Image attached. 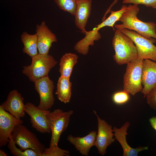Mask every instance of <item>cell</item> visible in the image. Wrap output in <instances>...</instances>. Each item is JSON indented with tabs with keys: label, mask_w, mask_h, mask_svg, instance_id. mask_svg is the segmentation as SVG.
Instances as JSON below:
<instances>
[{
	"label": "cell",
	"mask_w": 156,
	"mask_h": 156,
	"mask_svg": "<svg viewBox=\"0 0 156 156\" xmlns=\"http://www.w3.org/2000/svg\"><path fill=\"white\" fill-rule=\"evenodd\" d=\"M139 10L138 5H129L118 20L122 23L115 24V28L118 30L134 31L147 38L156 39V23L153 22H144L138 19L137 15Z\"/></svg>",
	"instance_id": "1"
},
{
	"label": "cell",
	"mask_w": 156,
	"mask_h": 156,
	"mask_svg": "<svg viewBox=\"0 0 156 156\" xmlns=\"http://www.w3.org/2000/svg\"><path fill=\"white\" fill-rule=\"evenodd\" d=\"M131 38L119 30L115 31L112 40L115 53L114 60L120 65L128 63L138 57L136 47Z\"/></svg>",
	"instance_id": "2"
},
{
	"label": "cell",
	"mask_w": 156,
	"mask_h": 156,
	"mask_svg": "<svg viewBox=\"0 0 156 156\" xmlns=\"http://www.w3.org/2000/svg\"><path fill=\"white\" fill-rule=\"evenodd\" d=\"M31 58V64L28 66H23L22 72L30 81L34 82L48 76L50 70L57 63L53 57L48 54H38Z\"/></svg>",
	"instance_id": "3"
},
{
	"label": "cell",
	"mask_w": 156,
	"mask_h": 156,
	"mask_svg": "<svg viewBox=\"0 0 156 156\" xmlns=\"http://www.w3.org/2000/svg\"><path fill=\"white\" fill-rule=\"evenodd\" d=\"M73 114V110L64 112L59 109L47 113L46 116L51 133L49 146H58L61 135L68 127Z\"/></svg>",
	"instance_id": "4"
},
{
	"label": "cell",
	"mask_w": 156,
	"mask_h": 156,
	"mask_svg": "<svg viewBox=\"0 0 156 156\" xmlns=\"http://www.w3.org/2000/svg\"><path fill=\"white\" fill-rule=\"evenodd\" d=\"M143 60L137 58L127 64L123 76V90L133 96L141 92Z\"/></svg>",
	"instance_id": "5"
},
{
	"label": "cell",
	"mask_w": 156,
	"mask_h": 156,
	"mask_svg": "<svg viewBox=\"0 0 156 156\" xmlns=\"http://www.w3.org/2000/svg\"><path fill=\"white\" fill-rule=\"evenodd\" d=\"M11 135L15 144L21 150L31 149L42 156L45 148L44 145L25 126L22 124L16 125Z\"/></svg>",
	"instance_id": "6"
},
{
	"label": "cell",
	"mask_w": 156,
	"mask_h": 156,
	"mask_svg": "<svg viewBox=\"0 0 156 156\" xmlns=\"http://www.w3.org/2000/svg\"><path fill=\"white\" fill-rule=\"evenodd\" d=\"M119 30L133 40L137 49L138 58L156 62V46L153 44L156 42V39L147 38L133 30L127 29Z\"/></svg>",
	"instance_id": "7"
},
{
	"label": "cell",
	"mask_w": 156,
	"mask_h": 156,
	"mask_svg": "<svg viewBox=\"0 0 156 156\" xmlns=\"http://www.w3.org/2000/svg\"><path fill=\"white\" fill-rule=\"evenodd\" d=\"M35 88L38 93L40 101L37 107L43 110H49L55 102L53 95L54 86L53 81L48 75L34 82Z\"/></svg>",
	"instance_id": "8"
},
{
	"label": "cell",
	"mask_w": 156,
	"mask_h": 156,
	"mask_svg": "<svg viewBox=\"0 0 156 156\" xmlns=\"http://www.w3.org/2000/svg\"><path fill=\"white\" fill-rule=\"evenodd\" d=\"M93 112L97 117L98 128L94 146L97 148L99 153L104 155L106 153L107 148L115 140L113 138L114 130L111 125L101 118L95 111Z\"/></svg>",
	"instance_id": "9"
},
{
	"label": "cell",
	"mask_w": 156,
	"mask_h": 156,
	"mask_svg": "<svg viewBox=\"0 0 156 156\" xmlns=\"http://www.w3.org/2000/svg\"><path fill=\"white\" fill-rule=\"evenodd\" d=\"M25 107V112L30 117V122L32 127L42 133L51 132L46 116L50 110L39 109L30 102L26 103Z\"/></svg>",
	"instance_id": "10"
},
{
	"label": "cell",
	"mask_w": 156,
	"mask_h": 156,
	"mask_svg": "<svg viewBox=\"0 0 156 156\" xmlns=\"http://www.w3.org/2000/svg\"><path fill=\"white\" fill-rule=\"evenodd\" d=\"M23 121L18 119L0 107V147L8 144L9 138L17 125L22 124Z\"/></svg>",
	"instance_id": "11"
},
{
	"label": "cell",
	"mask_w": 156,
	"mask_h": 156,
	"mask_svg": "<svg viewBox=\"0 0 156 156\" xmlns=\"http://www.w3.org/2000/svg\"><path fill=\"white\" fill-rule=\"evenodd\" d=\"M24 99L21 93L14 90L9 93L6 100L0 105L5 111L16 118L21 119L25 115Z\"/></svg>",
	"instance_id": "12"
},
{
	"label": "cell",
	"mask_w": 156,
	"mask_h": 156,
	"mask_svg": "<svg viewBox=\"0 0 156 156\" xmlns=\"http://www.w3.org/2000/svg\"><path fill=\"white\" fill-rule=\"evenodd\" d=\"M36 31L38 54H48L52 43L57 42L56 36L48 28L44 21L36 25Z\"/></svg>",
	"instance_id": "13"
},
{
	"label": "cell",
	"mask_w": 156,
	"mask_h": 156,
	"mask_svg": "<svg viewBox=\"0 0 156 156\" xmlns=\"http://www.w3.org/2000/svg\"><path fill=\"white\" fill-rule=\"evenodd\" d=\"M142 83L143 87L141 92L145 97L156 85V62L149 59L143 60Z\"/></svg>",
	"instance_id": "14"
},
{
	"label": "cell",
	"mask_w": 156,
	"mask_h": 156,
	"mask_svg": "<svg viewBox=\"0 0 156 156\" xmlns=\"http://www.w3.org/2000/svg\"><path fill=\"white\" fill-rule=\"evenodd\" d=\"M130 125L129 122H126L120 128L114 127L113 130L115 139L121 146L123 153V156H137L139 152L148 149L147 146H140L133 148L128 145L126 140V136L127 135V131Z\"/></svg>",
	"instance_id": "15"
},
{
	"label": "cell",
	"mask_w": 156,
	"mask_h": 156,
	"mask_svg": "<svg viewBox=\"0 0 156 156\" xmlns=\"http://www.w3.org/2000/svg\"><path fill=\"white\" fill-rule=\"evenodd\" d=\"M96 134V132L93 131L82 137H75L70 134L67 136V139L82 155L88 156L90 149L94 146Z\"/></svg>",
	"instance_id": "16"
},
{
	"label": "cell",
	"mask_w": 156,
	"mask_h": 156,
	"mask_svg": "<svg viewBox=\"0 0 156 156\" xmlns=\"http://www.w3.org/2000/svg\"><path fill=\"white\" fill-rule=\"evenodd\" d=\"M92 0H78L75 16L76 27L83 33L86 31L85 27L90 14Z\"/></svg>",
	"instance_id": "17"
},
{
	"label": "cell",
	"mask_w": 156,
	"mask_h": 156,
	"mask_svg": "<svg viewBox=\"0 0 156 156\" xmlns=\"http://www.w3.org/2000/svg\"><path fill=\"white\" fill-rule=\"evenodd\" d=\"M72 83L69 78L62 76L59 77L55 94L61 102L65 104L70 102L72 95Z\"/></svg>",
	"instance_id": "18"
},
{
	"label": "cell",
	"mask_w": 156,
	"mask_h": 156,
	"mask_svg": "<svg viewBox=\"0 0 156 156\" xmlns=\"http://www.w3.org/2000/svg\"><path fill=\"white\" fill-rule=\"evenodd\" d=\"M78 56L76 54L66 53L60 59L59 72L61 76L70 78L74 66L77 62Z\"/></svg>",
	"instance_id": "19"
},
{
	"label": "cell",
	"mask_w": 156,
	"mask_h": 156,
	"mask_svg": "<svg viewBox=\"0 0 156 156\" xmlns=\"http://www.w3.org/2000/svg\"><path fill=\"white\" fill-rule=\"evenodd\" d=\"M21 39L24 45L23 49L24 53L27 54L31 57L38 54L37 37L36 33L30 34L24 31L21 35Z\"/></svg>",
	"instance_id": "20"
},
{
	"label": "cell",
	"mask_w": 156,
	"mask_h": 156,
	"mask_svg": "<svg viewBox=\"0 0 156 156\" xmlns=\"http://www.w3.org/2000/svg\"><path fill=\"white\" fill-rule=\"evenodd\" d=\"M8 147L11 154L15 156H41L40 154L31 149L22 151L20 148H18L14 142L11 135L8 143Z\"/></svg>",
	"instance_id": "21"
},
{
	"label": "cell",
	"mask_w": 156,
	"mask_h": 156,
	"mask_svg": "<svg viewBox=\"0 0 156 156\" xmlns=\"http://www.w3.org/2000/svg\"><path fill=\"white\" fill-rule=\"evenodd\" d=\"M127 6L125 5H122L120 10L117 11H110L111 14L109 16L101 23L103 27L105 26L112 27L114 30V26L115 23L117 21H118L121 16L122 14L127 9Z\"/></svg>",
	"instance_id": "22"
},
{
	"label": "cell",
	"mask_w": 156,
	"mask_h": 156,
	"mask_svg": "<svg viewBox=\"0 0 156 156\" xmlns=\"http://www.w3.org/2000/svg\"><path fill=\"white\" fill-rule=\"evenodd\" d=\"M78 0H54L59 8L74 16Z\"/></svg>",
	"instance_id": "23"
},
{
	"label": "cell",
	"mask_w": 156,
	"mask_h": 156,
	"mask_svg": "<svg viewBox=\"0 0 156 156\" xmlns=\"http://www.w3.org/2000/svg\"><path fill=\"white\" fill-rule=\"evenodd\" d=\"M70 155L69 151L62 149L57 146L45 148L42 156H69Z\"/></svg>",
	"instance_id": "24"
},
{
	"label": "cell",
	"mask_w": 156,
	"mask_h": 156,
	"mask_svg": "<svg viewBox=\"0 0 156 156\" xmlns=\"http://www.w3.org/2000/svg\"><path fill=\"white\" fill-rule=\"evenodd\" d=\"M129 94L123 90L114 93L112 99L115 104L121 105L127 102L129 99Z\"/></svg>",
	"instance_id": "25"
},
{
	"label": "cell",
	"mask_w": 156,
	"mask_h": 156,
	"mask_svg": "<svg viewBox=\"0 0 156 156\" xmlns=\"http://www.w3.org/2000/svg\"><path fill=\"white\" fill-rule=\"evenodd\" d=\"M122 3L124 4L133 3L137 5L143 4L153 8L156 7V0H123Z\"/></svg>",
	"instance_id": "26"
},
{
	"label": "cell",
	"mask_w": 156,
	"mask_h": 156,
	"mask_svg": "<svg viewBox=\"0 0 156 156\" xmlns=\"http://www.w3.org/2000/svg\"><path fill=\"white\" fill-rule=\"evenodd\" d=\"M146 96L147 104L152 108L156 110V85L147 94Z\"/></svg>",
	"instance_id": "27"
},
{
	"label": "cell",
	"mask_w": 156,
	"mask_h": 156,
	"mask_svg": "<svg viewBox=\"0 0 156 156\" xmlns=\"http://www.w3.org/2000/svg\"><path fill=\"white\" fill-rule=\"evenodd\" d=\"M150 122L152 127L156 131V117H153L149 119Z\"/></svg>",
	"instance_id": "28"
},
{
	"label": "cell",
	"mask_w": 156,
	"mask_h": 156,
	"mask_svg": "<svg viewBox=\"0 0 156 156\" xmlns=\"http://www.w3.org/2000/svg\"><path fill=\"white\" fill-rule=\"evenodd\" d=\"M0 156H7L8 155L3 151L0 150Z\"/></svg>",
	"instance_id": "29"
},
{
	"label": "cell",
	"mask_w": 156,
	"mask_h": 156,
	"mask_svg": "<svg viewBox=\"0 0 156 156\" xmlns=\"http://www.w3.org/2000/svg\"><path fill=\"white\" fill-rule=\"evenodd\" d=\"M118 0H115L113 3L111 5V7H112L114 4L116 3Z\"/></svg>",
	"instance_id": "30"
},
{
	"label": "cell",
	"mask_w": 156,
	"mask_h": 156,
	"mask_svg": "<svg viewBox=\"0 0 156 156\" xmlns=\"http://www.w3.org/2000/svg\"><path fill=\"white\" fill-rule=\"evenodd\" d=\"M155 9H156V8H155Z\"/></svg>",
	"instance_id": "31"
}]
</instances>
